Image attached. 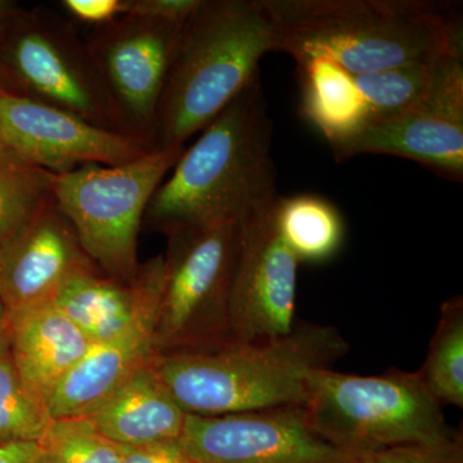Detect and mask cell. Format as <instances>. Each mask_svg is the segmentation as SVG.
Here are the masks:
<instances>
[{"mask_svg":"<svg viewBox=\"0 0 463 463\" xmlns=\"http://www.w3.org/2000/svg\"><path fill=\"white\" fill-rule=\"evenodd\" d=\"M0 93H2V90H0ZM0 145H2V142H0Z\"/></svg>","mask_w":463,"mask_h":463,"instance_id":"836d02e7","label":"cell"},{"mask_svg":"<svg viewBox=\"0 0 463 463\" xmlns=\"http://www.w3.org/2000/svg\"><path fill=\"white\" fill-rule=\"evenodd\" d=\"M187 414L164 385L152 359L87 419L118 446H143L178 440Z\"/></svg>","mask_w":463,"mask_h":463,"instance_id":"ac0fdd59","label":"cell"},{"mask_svg":"<svg viewBox=\"0 0 463 463\" xmlns=\"http://www.w3.org/2000/svg\"><path fill=\"white\" fill-rule=\"evenodd\" d=\"M273 124L260 75L201 132L155 192L145 222L176 228L241 223L279 199Z\"/></svg>","mask_w":463,"mask_h":463,"instance_id":"6da1fadb","label":"cell"},{"mask_svg":"<svg viewBox=\"0 0 463 463\" xmlns=\"http://www.w3.org/2000/svg\"><path fill=\"white\" fill-rule=\"evenodd\" d=\"M18 8L16 3L7 2V0H0V24L7 20L12 14Z\"/></svg>","mask_w":463,"mask_h":463,"instance_id":"1f68e13d","label":"cell"},{"mask_svg":"<svg viewBox=\"0 0 463 463\" xmlns=\"http://www.w3.org/2000/svg\"><path fill=\"white\" fill-rule=\"evenodd\" d=\"M11 315V358L21 379L47 404L91 344L53 301Z\"/></svg>","mask_w":463,"mask_h":463,"instance_id":"e0dca14e","label":"cell"},{"mask_svg":"<svg viewBox=\"0 0 463 463\" xmlns=\"http://www.w3.org/2000/svg\"><path fill=\"white\" fill-rule=\"evenodd\" d=\"M51 421L47 404L27 388L11 354L0 358V446L39 443Z\"/></svg>","mask_w":463,"mask_h":463,"instance_id":"cb8c5ba5","label":"cell"},{"mask_svg":"<svg viewBox=\"0 0 463 463\" xmlns=\"http://www.w3.org/2000/svg\"><path fill=\"white\" fill-rule=\"evenodd\" d=\"M93 269L99 268L50 196L0 246V298L9 313L39 306L52 301L71 277Z\"/></svg>","mask_w":463,"mask_h":463,"instance_id":"5bb4252c","label":"cell"},{"mask_svg":"<svg viewBox=\"0 0 463 463\" xmlns=\"http://www.w3.org/2000/svg\"><path fill=\"white\" fill-rule=\"evenodd\" d=\"M156 354L203 352L233 344L230 301L240 250V223L166 232Z\"/></svg>","mask_w":463,"mask_h":463,"instance_id":"ba28073f","label":"cell"},{"mask_svg":"<svg viewBox=\"0 0 463 463\" xmlns=\"http://www.w3.org/2000/svg\"><path fill=\"white\" fill-rule=\"evenodd\" d=\"M277 230L298 263H322L339 252L345 237L343 216L327 200L313 194L279 197Z\"/></svg>","mask_w":463,"mask_h":463,"instance_id":"ffe728a7","label":"cell"},{"mask_svg":"<svg viewBox=\"0 0 463 463\" xmlns=\"http://www.w3.org/2000/svg\"><path fill=\"white\" fill-rule=\"evenodd\" d=\"M203 0H124V14L184 25Z\"/></svg>","mask_w":463,"mask_h":463,"instance_id":"4316f807","label":"cell"},{"mask_svg":"<svg viewBox=\"0 0 463 463\" xmlns=\"http://www.w3.org/2000/svg\"><path fill=\"white\" fill-rule=\"evenodd\" d=\"M39 444L65 463H123L120 446L87 417L52 420Z\"/></svg>","mask_w":463,"mask_h":463,"instance_id":"d4e9b609","label":"cell"},{"mask_svg":"<svg viewBox=\"0 0 463 463\" xmlns=\"http://www.w3.org/2000/svg\"><path fill=\"white\" fill-rule=\"evenodd\" d=\"M335 326L300 323L285 336L156 355L164 385L188 414L223 416L303 405L307 380L349 352Z\"/></svg>","mask_w":463,"mask_h":463,"instance_id":"3957f363","label":"cell"},{"mask_svg":"<svg viewBox=\"0 0 463 463\" xmlns=\"http://www.w3.org/2000/svg\"><path fill=\"white\" fill-rule=\"evenodd\" d=\"M11 354V315L0 298V358Z\"/></svg>","mask_w":463,"mask_h":463,"instance_id":"4dcf8cb0","label":"cell"},{"mask_svg":"<svg viewBox=\"0 0 463 463\" xmlns=\"http://www.w3.org/2000/svg\"><path fill=\"white\" fill-rule=\"evenodd\" d=\"M38 441H24L0 446V463H35L41 455Z\"/></svg>","mask_w":463,"mask_h":463,"instance_id":"f546056e","label":"cell"},{"mask_svg":"<svg viewBox=\"0 0 463 463\" xmlns=\"http://www.w3.org/2000/svg\"><path fill=\"white\" fill-rule=\"evenodd\" d=\"M179 441L197 463H356L310 425L303 405L255 412L187 414Z\"/></svg>","mask_w":463,"mask_h":463,"instance_id":"8fae6325","label":"cell"},{"mask_svg":"<svg viewBox=\"0 0 463 463\" xmlns=\"http://www.w3.org/2000/svg\"><path fill=\"white\" fill-rule=\"evenodd\" d=\"M61 7L76 24L99 27L123 16L124 0H63Z\"/></svg>","mask_w":463,"mask_h":463,"instance_id":"83f0119b","label":"cell"},{"mask_svg":"<svg viewBox=\"0 0 463 463\" xmlns=\"http://www.w3.org/2000/svg\"><path fill=\"white\" fill-rule=\"evenodd\" d=\"M304 408L321 437L362 456L403 444L440 443L457 434L417 373L359 376L323 368L307 380Z\"/></svg>","mask_w":463,"mask_h":463,"instance_id":"5b68a950","label":"cell"},{"mask_svg":"<svg viewBox=\"0 0 463 463\" xmlns=\"http://www.w3.org/2000/svg\"><path fill=\"white\" fill-rule=\"evenodd\" d=\"M300 115L332 146L355 136L371 112L354 75L331 58L317 56L298 62Z\"/></svg>","mask_w":463,"mask_h":463,"instance_id":"d6986e66","label":"cell"},{"mask_svg":"<svg viewBox=\"0 0 463 463\" xmlns=\"http://www.w3.org/2000/svg\"><path fill=\"white\" fill-rule=\"evenodd\" d=\"M183 151L152 149L123 165L88 164L50 173L52 199L74 228L85 254L105 276L127 283L136 279L146 212Z\"/></svg>","mask_w":463,"mask_h":463,"instance_id":"8992f818","label":"cell"},{"mask_svg":"<svg viewBox=\"0 0 463 463\" xmlns=\"http://www.w3.org/2000/svg\"><path fill=\"white\" fill-rule=\"evenodd\" d=\"M277 200L240 223L239 258L230 301L233 343L276 339L288 335L297 326L300 263L277 230Z\"/></svg>","mask_w":463,"mask_h":463,"instance_id":"7c38bea8","label":"cell"},{"mask_svg":"<svg viewBox=\"0 0 463 463\" xmlns=\"http://www.w3.org/2000/svg\"><path fill=\"white\" fill-rule=\"evenodd\" d=\"M0 90L121 133L78 24L50 7H18L0 24Z\"/></svg>","mask_w":463,"mask_h":463,"instance_id":"52a82bcc","label":"cell"},{"mask_svg":"<svg viewBox=\"0 0 463 463\" xmlns=\"http://www.w3.org/2000/svg\"><path fill=\"white\" fill-rule=\"evenodd\" d=\"M337 161L392 155L421 164L448 181L463 179V51L447 54L434 88L416 108L371 118L355 136L332 146Z\"/></svg>","mask_w":463,"mask_h":463,"instance_id":"30bf717a","label":"cell"},{"mask_svg":"<svg viewBox=\"0 0 463 463\" xmlns=\"http://www.w3.org/2000/svg\"><path fill=\"white\" fill-rule=\"evenodd\" d=\"M356 463H463L461 431L440 443L403 444L370 453Z\"/></svg>","mask_w":463,"mask_h":463,"instance_id":"484cf974","label":"cell"},{"mask_svg":"<svg viewBox=\"0 0 463 463\" xmlns=\"http://www.w3.org/2000/svg\"><path fill=\"white\" fill-rule=\"evenodd\" d=\"M164 257L139 267L132 282H121L93 269L71 277L52 298L90 344L120 336L138 321L163 291Z\"/></svg>","mask_w":463,"mask_h":463,"instance_id":"2e32d148","label":"cell"},{"mask_svg":"<svg viewBox=\"0 0 463 463\" xmlns=\"http://www.w3.org/2000/svg\"><path fill=\"white\" fill-rule=\"evenodd\" d=\"M0 142L21 158L50 173L96 164L118 166L145 156L148 145L71 114L0 93Z\"/></svg>","mask_w":463,"mask_h":463,"instance_id":"4fadbf2b","label":"cell"},{"mask_svg":"<svg viewBox=\"0 0 463 463\" xmlns=\"http://www.w3.org/2000/svg\"><path fill=\"white\" fill-rule=\"evenodd\" d=\"M184 25L124 14L94 27L85 38L118 130L151 148L158 105Z\"/></svg>","mask_w":463,"mask_h":463,"instance_id":"9c48e42d","label":"cell"},{"mask_svg":"<svg viewBox=\"0 0 463 463\" xmlns=\"http://www.w3.org/2000/svg\"><path fill=\"white\" fill-rule=\"evenodd\" d=\"M35 463H65L61 461L58 457L52 455L50 452H45V450L42 449L41 455H39L38 459H36Z\"/></svg>","mask_w":463,"mask_h":463,"instance_id":"d6a6232c","label":"cell"},{"mask_svg":"<svg viewBox=\"0 0 463 463\" xmlns=\"http://www.w3.org/2000/svg\"><path fill=\"white\" fill-rule=\"evenodd\" d=\"M423 386L440 405L463 408V298L457 295L440 307V315L422 367Z\"/></svg>","mask_w":463,"mask_h":463,"instance_id":"44dd1931","label":"cell"},{"mask_svg":"<svg viewBox=\"0 0 463 463\" xmlns=\"http://www.w3.org/2000/svg\"><path fill=\"white\" fill-rule=\"evenodd\" d=\"M452 52L354 75L356 87L370 109L371 118L398 114L422 103L434 88L444 57Z\"/></svg>","mask_w":463,"mask_h":463,"instance_id":"7402d4cb","label":"cell"},{"mask_svg":"<svg viewBox=\"0 0 463 463\" xmlns=\"http://www.w3.org/2000/svg\"><path fill=\"white\" fill-rule=\"evenodd\" d=\"M274 51L325 56L350 74L463 50L461 16L428 0H261Z\"/></svg>","mask_w":463,"mask_h":463,"instance_id":"7a4b0ae2","label":"cell"},{"mask_svg":"<svg viewBox=\"0 0 463 463\" xmlns=\"http://www.w3.org/2000/svg\"><path fill=\"white\" fill-rule=\"evenodd\" d=\"M51 196L50 172L0 145V246Z\"/></svg>","mask_w":463,"mask_h":463,"instance_id":"603a6c76","label":"cell"},{"mask_svg":"<svg viewBox=\"0 0 463 463\" xmlns=\"http://www.w3.org/2000/svg\"><path fill=\"white\" fill-rule=\"evenodd\" d=\"M160 298L120 336L91 344L47 402L51 420L88 417L142 365L156 356L155 334Z\"/></svg>","mask_w":463,"mask_h":463,"instance_id":"9a60e30c","label":"cell"},{"mask_svg":"<svg viewBox=\"0 0 463 463\" xmlns=\"http://www.w3.org/2000/svg\"><path fill=\"white\" fill-rule=\"evenodd\" d=\"M123 463H197L181 441L167 440L143 446H120Z\"/></svg>","mask_w":463,"mask_h":463,"instance_id":"f1b7e54d","label":"cell"},{"mask_svg":"<svg viewBox=\"0 0 463 463\" xmlns=\"http://www.w3.org/2000/svg\"><path fill=\"white\" fill-rule=\"evenodd\" d=\"M274 51L261 0H203L183 26L155 121L154 149H181L260 75Z\"/></svg>","mask_w":463,"mask_h":463,"instance_id":"277c9868","label":"cell"}]
</instances>
